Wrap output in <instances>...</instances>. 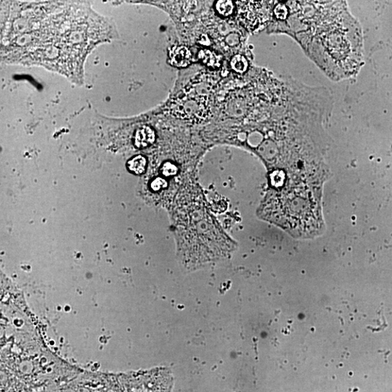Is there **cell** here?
I'll list each match as a JSON object with an SVG mask.
<instances>
[{"label":"cell","instance_id":"cell-11","mask_svg":"<svg viewBox=\"0 0 392 392\" xmlns=\"http://www.w3.org/2000/svg\"><path fill=\"white\" fill-rule=\"evenodd\" d=\"M166 187V182L161 178L153 180L151 183V189L153 191H158Z\"/></svg>","mask_w":392,"mask_h":392},{"label":"cell","instance_id":"cell-4","mask_svg":"<svg viewBox=\"0 0 392 392\" xmlns=\"http://www.w3.org/2000/svg\"><path fill=\"white\" fill-rule=\"evenodd\" d=\"M155 140V130L148 126H144L135 132L134 143L138 148H145L151 146Z\"/></svg>","mask_w":392,"mask_h":392},{"label":"cell","instance_id":"cell-10","mask_svg":"<svg viewBox=\"0 0 392 392\" xmlns=\"http://www.w3.org/2000/svg\"><path fill=\"white\" fill-rule=\"evenodd\" d=\"M177 167L172 163L167 162L162 167L163 174L166 176H170L177 173Z\"/></svg>","mask_w":392,"mask_h":392},{"label":"cell","instance_id":"cell-1","mask_svg":"<svg viewBox=\"0 0 392 392\" xmlns=\"http://www.w3.org/2000/svg\"><path fill=\"white\" fill-rule=\"evenodd\" d=\"M213 84L210 78H197L180 93L172 104V113L183 120L199 123L212 114L210 97Z\"/></svg>","mask_w":392,"mask_h":392},{"label":"cell","instance_id":"cell-8","mask_svg":"<svg viewBox=\"0 0 392 392\" xmlns=\"http://www.w3.org/2000/svg\"><path fill=\"white\" fill-rule=\"evenodd\" d=\"M217 13L224 17L231 15L235 10V4L229 0H219L215 5Z\"/></svg>","mask_w":392,"mask_h":392},{"label":"cell","instance_id":"cell-2","mask_svg":"<svg viewBox=\"0 0 392 392\" xmlns=\"http://www.w3.org/2000/svg\"><path fill=\"white\" fill-rule=\"evenodd\" d=\"M240 18L244 26L249 30H254L264 25L269 18L267 3H246L240 10Z\"/></svg>","mask_w":392,"mask_h":392},{"label":"cell","instance_id":"cell-12","mask_svg":"<svg viewBox=\"0 0 392 392\" xmlns=\"http://www.w3.org/2000/svg\"><path fill=\"white\" fill-rule=\"evenodd\" d=\"M199 43L203 45L210 46L211 45V40L208 36L203 35L200 38Z\"/></svg>","mask_w":392,"mask_h":392},{"label":"cell","instance_id":"cell-3","mask_svg":"<svg viewBox=\"0 0 392 392\" xmlns=\"http://www.w3.org/2000/svg\"><path fill=\"white\" fill-rule=\"evenodd\" d=\"M192 59L191 50L186 46L175 45L168 49V61L175 67L189 66L192 63Z\"/></svg>","mask_w":392,"mask_h":392},{"label":"cell","instance_id":"cell-5","mask_svg":"<svg viewBox=\"0 0 392 392\" xmlns=\"http://www.w3.org/2000/svg\"><path fill=\"white\" fill-rule=\"evenodd\" d=\"M200 61L212 70H217L220 68L223 57L209 49H201L198 54Z\"/></svg>","mask_w":392,"mask_h":392},{"label":"cell","instance_id":"cell-7","mask_svg":"<svg viewBox=\"0 0 392 392\" xmlns=\"http://www.w3.org/2000/svg\"><path fill=\"white\" fill-rule=\"evenodd\" d=\"M230 65L235 72L244 74L248 70L249 63L244 56L235 55L231 59Z\"/></svg>","mask_w":392,"mask_h":392},{"label":"cell","instance_id":"cell-9","mask_svg":"<svg viewBox=\"0 0 392 392\" xmlns=\"http://www.w3.org/2000/svg\"><path fill=\"white\" fill-rule=\"evenodd\" d=\"M274 13L278 19L284 20L287 18L288 9L284 4L280 3L275 8Z\"/></svg>","mask_w":392,"mask_h":392},{"label":"cell","instance_id":"cell-6","mask_svg":"<svg viewBox=\"0 0 392 392\" xmlns=\"http://www.w3.org/2000/svg\"><path fill=\"white\" fill-rule=\"evenodd\" d=\"M147 165L146 159L143 156H137L128 162L130 171L136 175H141L145 172Z\"/></svg>","mask_w":392,"mask_h":392}]
</instances>
